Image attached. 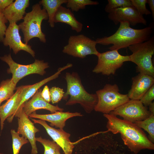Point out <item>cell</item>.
Instances as JSON below:
<instances>
[{
	"label": "cell",
	"instance_id": "9",
	"mask_svg": "<svg viewBox=\"0 0 154 154\" xmlns=\"http://www.w3.org/2000/svg\"><path fill=\"white\" fill-rule=\"evenodd\" d=\"M118 50H114L100 53L97 56V64L92 72L107 76L115 74L117 70L121 67L124 62L129 61V56L122 55Z\"/></svg>",
	"mask_w": 154,
	"mask_h": 154
},
{
	"label": "cell",
	"instance_id": "22",
	"mask_svg": "<svg viewBox=\"0 0 154 154\" xmlns=\"http://www.w3.org/2000/svg\"><path fill=\"white\" fill-rule=\"evenodd\" d=\"M68 0H42L39 3L43 7L48 16V22L50 26L53 28L55 26L54 17L59 7L63 4H66Z\"/></svg>",
	"mask_w": 154,
	"mask_h": 154
},
{
	"label": "cell",
	"instance_id": "23",
	"mask_svg": "<svg viewBox=\"0 0 154 154\" xmlns=\"http://www.w3.org/2000/svg\"><path fill=\"white\" fill-rule=\"evenodd\" d=\"M16 86L11 78L1 82L0 84V106L3 102L8 100L13 95Z\"/></svg>",
	"mask_w": 154,
	"mask_h": 154
},
{
	"label": "cell",
	"instance_id": "10",
	"mask_svg": "<svg viewBox=\"0 0 154 154\" xmlns=\"http://www.w3.org/2000/svg\"><path fill=\"white\" fill-rule=\"evenodd\" d=\"M110 114L119 116L123 119L133 123L144 120L151 114L147 107L140 100H129Z\"/></svg>",
	"mask_w": 154,
	"mask_h": 154
},
{
	"label": "cell",
	"instance_id": "24",
	"mask_svg": "<svg viewBox=\"0 0 154 154\" xmlns=\"http://www.w3.org/2000/svg\"><path fill=\"white\" fill-rule=\"evenodd\" d=\"M137 126L144 129L149 135L148 139L152 143H154V114H151L147 119L134 123Z\"/></svg>",
	"mask_w": 154,
	"mask_h": 154
},
{
	"label": "cell",
	"instance_id": "34",
	"mask_svg": "<svg viewBox=\"0 0 154 154\" xmlns=\"http://www.w3.org/2000/svg\"><path fill=\"white\" fill-rule=\"evenodd\" d=\"M13 0H0V12L3 11L13 2Z\"/></svg>",
	"mask_w": 154,
	"mask_h": 154
},
{
	"label": "cell",
	"instance_id": "13",
	"mask_svg": "<svg viewBox=\"0 0 154 154\" xmlns=\"http://www.w3.org/2000/svg\"><path fill=\"white\" fill-rule=\"evenodd\" d=\"M108 17L115 25L123 21H127L133 26L139 23L147 24L146 19L133 5L116 9L108 13Z\"/></svg>",
	"mask_w": 154,
	"mask_h": 154
},
{
	"label": "cell",
	"instance_id": "7",
	"mask_svg": "<svg viewBox=\"0 0 154 154\" xmlns=\"http://www.w3.org/2000/svg\"><path fill=\"white\" fill-rule=\"evenodd\" d=\"M0 59L9 66L7 72L12 74L11 79L16 85L21 79L28 75L34 74L44 75L46 73L45 69L49 67L48 62L38 59H35L33 63L29 64H18L14 61L10 54L0 57Z\"/></svg>",
	"mask_w": 154,
	"mask_h": 154
},
{
	"label": "cell",
	"instance_id": "28",
	"mask_svg": "<svg viewBox=\"0 0 154 154\" xmlns=\"http://www.w3.org/2000/svg\"><path fill=\"white\" fill-rule=\"evenodd\" d=\"M105 11L108 13L117 8L132 5L130 0H108Z\"/></svg>",
	"mask_w": 154,
	"mask_h": 154
},
{
	"label": "cell",
	"instance_id": "31",
	"mask_svg": "<svg viewBox=\"0 0 154 154\" xmlns=\"http://www.w3.org/2000/svg\"><path fill=\"white\" fill-rule=\"evenodd\" d=\"M154 99V84L144 94L140 101L145 106L147 107Z\"/></svg>",
	"mask_w": 154,
	"mask_h": 154
},
{
	"label": "cell",
	"instance_id": "27",
	"mask_svg": "<svg viewBox=\"0 0 154 154\" xmlns=\"http://www.w3.org/2000/svg\"><path fill=\"white\" fill-rule=\"evenodd\" d=\"M12 139L13 154H19L22 146L28 143V140L19 134L13 129L10 131Z\"/></svg>",
	"mask_w": 154,
	"mask_h": 154
},
{
	"label": "cell",
	"instance_id": "12",
	"mask_svg": "<svg viewBox=\"0 0 154 154\" xmlns=\"http://www.w3.org/2000/svg\"><path fill=\"white\" fill-rule=\"evenodd\" d=\"M19 29V25L16 23H9L6 30L2 42L3 45L5 46H9L10 49H12L15 54L23 50L28 52L34 57L35 52L31 46L22 41Z\"/></svg>",
	"mask_w": 154,
	"mask_h": 154
},
{
	"label": "cell",
	"instance_id": "30",
	"mask_svg": "<svg viewBox=\"0 0 154 154\" xmlns=\"http://www.w3.org/2000/svg\"><path fill=\"white\" fill-rule=\"evenodd\" d=\"M51 102L52 104L58 102L63 98L65 93L63 89L56 86L49 89Z\"/></svg>",
	"mask_w": 154,
	"mask_h": 154
},
{
	"label": "cell",
	"instance_id": "8",
	"mask_svg": "<svg viewBox=\"0 0 154 154\" xmlns=\"http://www.w3.org/2000/svg\"><path fill=\"white\" fill-rule=\"evenodd\" d=\"M95 40L83 34L71 35L68 44L64 46L63 53L74 57L84 58L90 55L97 56L100 52L97 50Z\"/></svg>",
	"mask_w": 154,
	"mask_h": 154
},
{
	"label": "cell",
	"instance_id": "36",
	"mask_svg": "<svg viewBox=\"0 0 154 154\" xmlns=\"http://www.w3.org/2000/svg\"><path fill=\"white\" fill-rule=\"evenodd\" d=\"M149 111L151 114H154V102H152L149 106Z\"/></svg>",
	"mask_w": 154,
	"mask_h": 154
},
{
	"label": "cell",
	"instance_id": "32",
	"mask_svg": "<svg viewBox=\"0 0 154 154\" xmlns=\"http://www.w3.org/2000/svg\"><path fill=\"white\" fill-rule=\"evenodd\" d=\"M8 21L2 13L0 12V42H2L4 38L5 33L7 29L6 23Z\"/></svg>",
	"mask_w": 154,
	"mask_h": 154
},
{
	"label": "cell",
	"instance_id": "14",
	"mask_svg": "<svg viewBox=\"0 0 154 154\" xmlns=\"http://www.w3.org/2000/svg\"><path fill=\"white\" fill-rule=\"evenodd\" d=\"M34 123L42 125L48 134L62 149L64 154H72L74 147L70 139V134L63 129H56L49 126L44 120L31 118Z\"/></svg>",
	"mask_w": 154,
	"mask_h": 154
},
{
	"label": "cell",
	"instance_id": "25",
	"mask_svg": "<svg viewBox=\"0 0 154 154\" xmlns=\"http://www.w3.org/2000/svg\"><path fill=\"white\" fill-rule=\"evenodd\" d=\"M36 141L41 143L43 146L44 151L43 154H60L61 147L54 141L43 138L41 137H37Z\"/></svg>",
	"mask_w": 154,
	"mask_h": 154
},
{
	"label": "cell",
	"instance_id": "16",
	"mask_svg": "<svg viewBox=\"0 0 154 154\" xmlns=\"http://www.w3.org/2000/svg\"><path fill=\"white\" fill-rule=\"evenodd\" d=\"M21 86L17 88L13 95L4 104L0 106L1 129L3 128L4 122L6 119L11 122L17 112L21 100Z\"/></svg>",
	"mask_w": 154,
	"mask_h": 154
},
{
	"label": "cell",
	"instance_id": "2",
	"mask_svg": "<svg viewBox=\"0 0 154 154\" xmlns=\"http://www.w3.org/2000/svg\"><path fill=\"white\" fill-rule=\"evenodd\" d=\"M116 32L109 37L97 38V44L103 45L112 44L109 48L110 50H119L129 46L146 41L151 38L152 29L150 26L141 29H135L130 27L126 21L120 22Z\"/></svg>",
	"mask_w": 154,
	"mask_h": 154
},
{
	"label": "cell",
	"instance_id": "19",
	"mask_svg": "<svg viewBox=\"0 0 154 154\" xmlns=\"http://www.w3.org/2000/svg\"><path fill=\"white\" fill-rule=\"evenodd\" d=\"M72 66V64L68 63L65 66L59 68L57 71L53 75L33 85L21 86V100L17 112L24 104L33 96L42 86L50 81L57 78L62 71L70 68Z\"/></svg>",
	"mask_w": 154,
	"mask_h": 154
},
{
	"label": "cell",
	"instance_id": "26",
	"mask_svg": "<svg viewBox=\"0 0 154 154\" xmlns=\"http://www.w3.org/2000/svg\"><path fill=\"white\" fill-rule=\"evenodd\" d=\"M97 1L90 0H68L66 7L72 11L77 12L80 9L85 8L88 5H97L99 4Z\"/></svg>",
	"mask_w": 154,
	"mask_h": 154
},
{
	"label": "cell",
	"instance_id": "5",
	"mask_svg": "<svg viewBox=\"0 0 154 154\" xmlns=\"http://www.w3.org/2000/svg\"><path fill=\"white\" fill-rule=\"evenodd\" d=\"M128 47L132 52L129 56V61L137 65V72L154 77V67L152 60L154 54V36L146 41Z\"/></svg>",
	"mask_w": 154,
	"mask_h": 154
},
{
	"label": "cell",
	"instance_id": "4",
	"mask_svg": "<svg viewBox=\"0 0 154 154\" xmlns=\"http://www.w3.org/2000/svg\"><path fill=\"white\" fill-rule=\"evenodd\" d=\"M48 18L46 11L41 8L39 3L32 6L31 11L26 13L23 21L18 25L19 29L23 34L25 43L28 44L34 38H38L42 42H46L45 35L41 30V24L43 20H47Z\"/></svg>",
	"mask_w": 154,
	"mask_h": 154
},
{
	"label": "cell",
	"instance_id": "1",
	"mask_svg": "<svg viewBox=\"0 0 154 154\" xmlns=\"http://www.w3.org/2000/svg\"><path fill=\"white\" fill-rule=\"evenodd\" d=\"M103 116L108 120V130L114 134H120L124 144L131 152L137 154L142 150L154 149V143L134 123L110 114H104Z\"/></svg>",
	"mask_w": 154,
	"mask_h": 154
},
{
	"label": "cell",
	"instance_id": "21",
	"mask_svg": "<svg viewBox=\"0 0 154 154\" xmlns=\"http://www.w3.org/2000/svg\"><path fill=\"white\" fill-rule=\"evenodd\" d=\"M54 22L65 23L70 25L72 30L76 32H81L83 25L78 21L69 9L60 6L57 11L54 17Z\"/></svg>",
	"mask_w": 154,
	"mask_h": 154
},
{
	"label": "cell",
	"instance_id": "20",
	"mask_svg": "<svg viewBox=\"0 0 154 154\" xmlns=\"http://www.w3.org/2000/svg\"><path fill=\"white\" fill-rule=\"evenodd\" d=\"M29 5V0H16L7 7L2 13L9 23L23 19L25 10Z\"/></svg>",
	"mask_w": 154,
	"mask_h": 154
},
{
	"label": "cell",
	"instance_id": "37",
	"mask_svg": "<svg viewBox=\"0 0 154 154\" xmlns=\"http://www.w3.org/2000/svg\"><path fill=\"white\" fill-rule=\"evenodd\" d=\"M0 154H3L2 153H0Z\"/></svg>",
	"mask_w": 154,
	"mask_h": 154
},
{
	"label": "cell",
	"instance_id": "3",
	"mask_svg": "<svg viewBox=\"0 0 154 154\" xmlns=\"http://www.w3.org/2000/svg\"><path fill=\"white\" fill-rule=\"evenodd\" d=\"M65 78L67 83V90L62 99L66 100L70 96L66 105L79 104L85 112L88 114L94 110L98 101L97 95L96 93L90 94L86 91L77 73L67 72Z\"/></svg>",
	"mask_w": 154,
	"mask_h": 154
},
{
	"label": "cell",
	"instance_id": "18",
	"mask_svg": "<svg viewBox=\"0 0 154 154\" xmlns=\"http://www.w3.org/2000/svg\"><path fill=\"white\" fill-rule=\"evenodd\" d=\"M41 89L38 90L30 100L24 104L23 109L27 116L40 109L46 110L52 113L64 110L57 105L54 106L45 101L41 96Z\"/></svg>",
	"mask_w": 154,
	"mask_h": 154
},
{
	"label": "cell",
	"instance_id": "11",
	"mask_svg": "<svg viewBox=\"0 0 154 154\" xmlns=\"http://www.w3.org/2000/svg\"><path fill=\"white\" fill-rule=\"evenodd\" d=\"M23 105L21 107L15 116V117H18L17 132L30 143L32 148L31 154H38L35 134L39 130L34 126V123L25 113L23 109Z\"/></svg>",
	"mask_w": 154,
	"mask_h": 154
},
{
	"label": "cell",
	"instance_id": "38",
	"mask_svg": "<svg viewBox=\"0 0 154 154\" xmlns=\"http://www.w3.org/2000/svg\"></svg>",
	"mask_w": 154,
	"mask_h": 154
},
{
	"label": "cell",
	"instance_id": "6",
	"mask_svg": "<svg viewBox=\"0 0 154 154\" xmlns=\"http://www.w3.org/2000/svg\"><path fill=\"white\" fill-rule=\"evenodd\" d=\"M116 84H106L104 88L96 92L98 101L94 110L108 114L130 99L127 94H123Z\"/></svg>",
	"mask_w": 154,
	"mask_h": 154
},
{
	"label": "cell",
	"instance_id": "17",
	"mask_svg": "<svg viewBox=\"0 0 154 154\" xmlns=\"http://www.w3.org/2000/svg\"><path fill=\"white\" fill-rule=\"evenodd\" d=\"M80 113L70 112L57 111L50 114H37L35 111L33 112L29 117L31 118H38L47 121L50 123L51 126H55L60 129H63L66 125L67 120L71 117L82 116Z\"/></svg>",
	"mask_w": 154,
	"mask_h": 154
},
{
	"label": "cell",
	"instance_id": "33",
	"mask_svg": "<svg viewBox=\"0 0 154 154\" xmlns=\"http://www.w3.org/2000/svg\"><path fill=\"white\" fill-rule=\"evenodd\" d=\"M41 96L42 98L47 102L49 103L51 102L49 89L48 86H45L42 90Z\"/></svg>",
	"mask_w": 154,
	"mask_h": 154
},
{
	"label": "cell",
	"instance_id": "35",
	"mask_svg": "<svg viewBox=\"0 0 154 154\" xmlns=\"http://www.w3.org/2000/svg\"><path fill=\"white\" fill-rule=\"evenodd\" d=\"M147 3H148L150 8L151 11L152 17L153 20L154 19V0H147Z\"/></svg>",
	"mask_w": 154,
	"mask_h": 154
},
{
	"label": "cell",
	"instance_id": "15",
	"mask_svg": "<svg viewBox=\"0 0 154 154\" xmlns=\"http://www.w3.org/2000/svg\"><path fill=\"white\" fill-rule=\"evenodd\" d=\"M132 80L131 88L127 94L130 100H140L154 84V77L145 74L139 73Z\"/></svg>",
	"mask_w": 154,
	"mask_h": 154
},
{
	"label": "cell",
	"instance_id": "29",
	"mask_svg": "<svg viewBox=\"0 0 154 154\" xmlns=\"http://www.w3.org/2000/svg\"><path fill=\"white\" fill-rule=\"evenodd\" d=\"M132 5L136 9L139 13L141 15H149L151 12L146 7L147 0H130Z\"/></svg>",
	"mask_w": 154,
	"mask_h": 154
}]
</instances>
